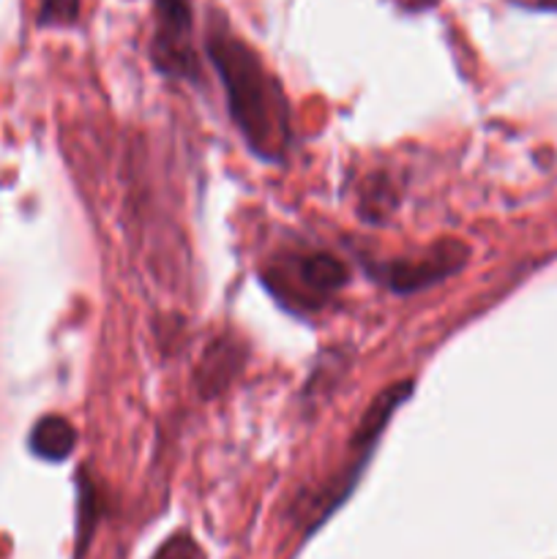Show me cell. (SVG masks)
<instances>
[{
  "instance_id": "cell-1",
  "label": "cell",
  "mask_w": 557,
  "mask_h": 559,
  "mask_svg": "<svg viewBox=\"0 0 557 559\" xmlns=\"http://www.w3.org/2000/svg\"><path fill=\"white\" fill-rule=\"evenodd\" d=\"M202 44L222 80L229 118L249 151L268 164L284 162L293 145V129L287 96L276 76L216 5H208Z\"/></svg>"
},
{
  "instance_id": "cell-2",
  "label": "cell",
  "mask_w": 557,
  "mask_h": 559,
  "mask_svg": "<svg viewBox=\"0 0 557 559\" xmlns=\"http://www.w3.org/2000/svg\"><path fill=\"white\" fill-rule=\"evenodd\" d=\"M410 396H413V380H402L396 382V385H388L386 391L377 393L375 402L369 404V409H366L364 418H360L353 440H349V453H353V456H349L347 467L339 469L336 478L328 486H322V489L311 497V527L325 522V519L347 500L349 491L355 489V484H358L360 475H364L366 464H369L382 431L388 429V424H391V418L396 415V409L402 407Z\"/></svg>"
},
{
  "instance_id": "cell-3",
  "label": "cell",
  "mask_w": 557,
  "mask_h": 559,
  "mask_svg": "<svg viewBox=\"0 0 557 559\" xmlns=\"http://www.w3.org/2000/svg\"><path fill=\"white\" fill-rule=\"evenodd\" d=\"M262 284L287 309L311 311L328 304L347 284V265L328 251H309L293 257L287 265L262 271Z\"/></svg>"
},
{
  "instance_id": "cell-4",
  "label": "cell",
  "mask_w": 557,
  "mask_h": 559,
  "mask_svg": "<svg viewBox=\"0 0 557 559\" xmlns=\"http://www.w3.org/2000/svg\"><path fill=\"white\" fill-rule=\"evenodd\" d=\"M147 55L158 74L169 80L200 82V58L194 49L191 0H153V33Z\"/></svg>"
},
{
  "instance_id": "cell-5",
  "label": "cell",
  "mask_w": 557,
  "mask_h": 559,
  "mask_svg": "<svg viewBox=\"0 0 557 559\" xmlns=\"http://www.w3.org/2000/svg\"><path fill=\"white\" fill-rule=\"evenodd\" d=\"M464 262H467V249L457 240H442L424 260L377 262V265H369V273L375 276V282L386 284L391 293L413 295L459 273Z\"/></svg>"
},
{
  "instance_id": "cell-6",
  "label": "cell",
  "mask_w": 557,
  "mask_h": 559,
  "mask_svg": "<svg viewBox=\"0 0 557 559\" xmlns=\"http://www.w3.org/2000/svg\"><path fill=\"white\" fill-rule=\"evenodd\" d=\"M246 347L233 336H222L205 349L200 366H197L194 385L202 399H213L227 391L235 377L244 371Z\"/></svg>"
},
{
  "instance_id": "cell-7",
  "label": "cell",
  "mask_w": 557,
  "mask_h": 559,
  "mask_svg": "<svg viewBox=\"0 0 557 559\" xmlns=\"http://www.w3.org/2000/svg\"><path fill=\"white\" fill-rule=\"evenodd\" d=\"M27 448L42 462H66L76 448V431L60 415H44L31 431Z\"/></svg>"
},
{
  "instance_id": "cell-8",
  "label": "cell",
  "mask_w": 557,
  "mask_h": 559,
  "mask_svg": "<svg viewBox=\"0 0 557 559\" xmlns=\"http://www.w3.org/2000/svg\"><path fill=\"white\" fill-rule=\"evenodd\" d=\"M82 0H38V27H74L80 22Z\"/></svg>"
},
{
  "instance_id": "cell-9",
  "label": "cell",
  "mask_w": 557,
  "mask_h": 559,
  "mask_svg": "<svg viewBox=\"0 0 557 559\" xmlns=\"http://www.w3.org/2000/svg\"><path fill=\"white\" fill-rule=\"evenodd\" d=\"M153 559H205V551L189 533H178L158 546Z\"/></svg>"
},
{
  "instance_id": "cell-10",
  "label": "cell",
  "mask_w": 557,
  "mask_h": 559,
  "mask_svg": "<svg viewBox=\"0 0 557 559\" xmlns=\"http://www.w3.org/2000/svg\"><path fill=\"white\" fill-rule=\"evenodd\" d=\"M76 486H80V546L87 544V535H91L93 522H96V489H93L87 473L80 469V478H76Z\"/></svg>"
},
{
  "instance_id": "cell-11",
  "label": "cell",
  "mask_w": 557,
  "mask_h": 559,
  "mask_svg": "<svg viewBox=\"0 0 557 559\" xmlns=\"http://www.w3.org/2000/svg\"><path fill=\"white\" fill-rule=\"evenodd\" d=\"M511 3L528 11H557V0H511Z\"/></svg>"
},
{
  "instance_id": "cell-12",
  "label": "cell",
  "mask_w": 557,
  "mask_h": 559,
  "mask_svg": "<svg viewBox=\"0 0 557 559\" xmlns=\"http://www.w3.org/2000/svg\"><path fill=\"white\" fill-rule=\"evenodd\" d=\"M399 3H402L404 11H413V14H418V11L435 9L437 0H399Z\"/></svg>"
}]
</instances>
